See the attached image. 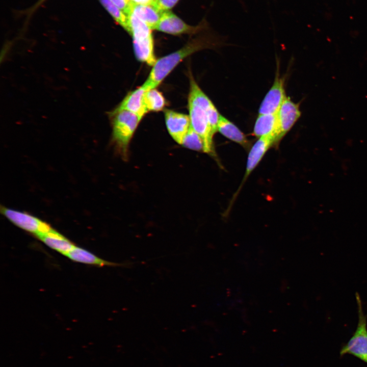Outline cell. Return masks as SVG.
I'll return each mask as SVG.
<instances>
[{
  "mask_svg": "<svg viewBox=\"0 0 367 367\" xmlns=\"http://www.w3.org/2000/svg\"><path fill=\"white\" fill-rule=\"evenodd\" d=\"M130 11L144 21L151 30H155L162 14L151 4L131 3Z\"/></svg>",
  "mask_w": 367,
  "mask_h": 367,
  "instance_id": "e0dca14e",
  "label": "cell"
},
{
  "mask_svg": "<svg viewBox=\"0 0 367 367\" xmlns=\"http://www.w3.org/2000/svg\"><path fill=\"white\" fill-rule=\"evenodd\" d=\"M43 1H44V0H40V1H39V3L42 2Z\"/></svg>",
  "mask_w": 367,
  "mask_h": 367,
  "instance_id": "cb8c5ba5",
  "label": "cell"
},
{
  "mask_svg": "<svg viewBox=\"0 0 367 367\" xmlns=\"http://www.w3.org/2000/svg\"><path fill=\"white\" fill-rule=\"evenodd\" d=\"M355 297L358 316L357 328L348 343L340 349V355L351 354L367 363V316L363 310L358 293L355 294Z\"/></svg>",
  "mask_w": 367,
  "mask_h": 367,
  "instance_id": "277c9868",
  "label": "cell"
},
{
  "mask_svg": "<svg viewBox=\"0 0 367 367\" xmlns=\"http://www.w3.org/2000/svg\"><path fill=\"white\" fill-rule=\"evenodd\" d=\"M146 91L144 87L141 86L129 92L115 109L128 111L142 119L148 113L144 102V95Z\"/></svg>",
  "mask_w": 367,
  "mask_h": 367,
  "instance_id": "4fadbf2b",
  "label": "cell"
},
{
  "mask_svg": "<svg viewBox=\"0 0 367 367\" xmlns=\"http://www.w3.org/2000/svg\"><path fill=\"white\" fill-rule=\"evenodd\" d=\"M207 28L205 20L197 26H191L184 22L176 15L167 11L163 12L155 30L174 35L182 34H196Z\"/></svg>",
  "mask_w": 367,
  "mask_h": 367,
  "instance_id": "9c48e42d",
  "label": "cell"
},
{
  "mask_svg": "<svg viewBox=\"0 0 367 367\" xmlns=\"http://www.w3.org/2000/svg\"><path fill=\"white\" fill-rule=\"evenodd\" d=\"M181 145L193 150L205 152V146L202 139L191 125L184 136Z\"/></svg>",
  "mask_w": 367,
  "mask_h": 367,
  "instance_id": "ffe728a7",
  "label": "cell"
},
{
  "mask_svg": "<svg viewBox=\"0 0 367 367\" xmlns=\"http://www.w3.org/2000/svg\"><path fill=\"white\" fill-rule=\"evenodd\" d=\"M277 126V114H258L255 122L252 135L257 138L271 137L275 142Z\"/></svg>",
  "mask_w": 367,
  "mask_h": 367,
  "instance_id": "2e32d148",
  "label": "cell"
},
{
  "mask_svg": "<svg viewBox=\"0 0 367 367\" xmlns=\"http://www.w3.org/2000/svg\"><path fill=\"white\" fill-rule=\"evenodd\" d=\"M299 103L286 96L277 113V126L274 145L277 147L301 116Z\"/></svg>",
  "mask_w": 367,
  "mask_h": 367,
  "instance_id": "52a82bcc",
  "label": "cell"
},
{
  "mask_svg": "<svg viewBox=\"0 0 367 367\" xmlns=\"http://www.w3.org/2000/svg\"><path fill=\"white\" fill-rule=\"evenodd\" d=\"M188 109L191 127L202 139L205 146V152L220 164L214 146L213 139L214 134L206 113L201 108L189 101Z\"/></svg>",
  "mask_w": 367,
  "mask_h": 367,
  "instance_id": "5b68a950",
  "label": "cell"
},
{
  "mask_svg": "<svg viewBox=\"0 0 367 367\" xmlns=\"http://www.w3.org/2000/svg\"><path fill=\"white\" fill-rule=\"evenodd\" d=\"M164 114L169 134L175 141L181 145L184 136L191 127L189 115L171 110H166Z\"/></svg>",
  "mask_w": 367,
  "mask_h": 367,
  "instance_id": "8fae6325",
  "label": "cell"
},
{
  "mask_svg": "<svg viewBox=\"0 0 367 367\" xmlns=\"http://www.w3.org/2000/svg\"><path fill=\"white\" fill-rule=\"evenodd\" d=\"M284 78L280 76L278 66L274 83L260 105L258 114H277L286 96Z\"/></svg>",
  "mask_w": 367,
  "mask_h": 367,
  "instance_id": "30bf717a",
  "label": "cell"
},
{
  "mask_svg": "<svg viewBox=\"0 0 367 367\" xmlns=\"http://www.w3.org/2000/svg\"><path fill=\"white\" fill-rule=\"evenodd\" d=\"M99 2L117 23L128 33L129 28L128 16L110 0H99Z\"/></svg>",
  "mask_w": 367,
  "mask_h": 367,
  "instance_id": "d6986e66",
  "label": "cell"
},
{
  "mask_svg": "<svg viewBox=\"0 0 367 367\" xmlns=\"http://www.w3.org/2000/svg\"><path fill=\"white\" fill-rule=\"evenodd\" d=\"M127 16L130 11V3L128 0H110Z\"/></svg>",
  "mask_w": 367,
  "mask_h": 367,
  "instance_id": "7402d4cb",
  "label": "cell"
},
{
  "mask_svg": "<svg viewBox=\"0 0 367 367\" xmlns=\"http://www.w3.org/2000/svg\"><path fill=\"white\" fill-rule=\"evenodd\" d=\"M130 3L137 4H151L152 2L151 0H128Z\"/></svg>",
  "mask_w": 367,
  "mask_h": 367,
  "instance_id": "603a6c76",
  "label": "cell"
},
{
  "mask_svg": "<svg viewBox=\"0 0 367 367\" xmlns=\"http://www.w3.org/2000/svg\"><path fill=\"white\" fill-rule=\"evenodd\" d=\"M220 43L215 36L209 34L192 39L180 49L157 59L142 86L146 90L156 88L184 59L198 50L213 47Z\"/></svg>",
  "mask_w": 367,
  "mask_h": 367,
  "instance_id": "6da1fadb",
  "label": "cell"
},
{
  "mask_svg": "<svg viewBox=\"0 0 367 367\" xmlns=\"http://www.w3.org/2000/svg\"><path fill=\"white\" fill-rule=\"evenodd\" d=\"M38 238L50 248L65 256L75 246L65 237L53 228Z\"/></svg>",
  "mask_w": 367,
  "mask_h": 367,
  "instance_id": "9a60e30c",
  "label": "cell"
},
{
  "mask_svg": "<svg viewBox=\"0 0 367 367\" xmlns=\"http://www.w3.org/2000/svg\"><path fill=\"white\" fill-rule=\"evenodd\" d=\"M144 102L147 111L158 112L162 110L166 104L162 93L156 88L146 90L144 95Z\"/></svg>",
  "mask_w": 367,
  "mask_h": 367,
  "instance_id": "ac0fdd59",
  "label": "cell"
},
{
  "mask_svg": "<svg viewBox=\"0 0 367 367\" xmlns=\"http://www.w3.org/2000/svg\"><path fill=\"white\" fill-rule=\"evenodd\" d=\"M1 212L13 224L37 238L52 228L45 222L27 212L6 207H2Z\"/></svg>",
  "mask_w": 367,
  "mask_h": 367,
  "instance_id": "8992f818",
  "label": "cell"
},
{
  "mask_svg": "<svg viewBox=\"0 0 367 367\" xmlns=\"http://www.w3.org/2000/svg\"><path fill=\"white\" fill-rule=\"evenodd\" d=\"M274 140L271 137L258 138L256 141L249 149L246 166L245 173L238 189L233 196L230 206L227 213L230 208L240 191L252 172L259 164L265 154L270 147L274 146Z\"/></svg>",
  "mask_w": 367,
  "mask_h": 367,
  "instance_id": "ba28073f",
  "label": "cell"
},
{
  "mask_svg": "<svg viewBox=\"0 0 367 367\" xmlns=\"http://www.w3.org/2000/svg\"><path fill=\"white\" fill-rule=\"evenodd\" d=\"M110 115L113 143L123 159H127L129 142L142 118L128 111L115 109Z\"/></svg>",
  "mask_w": 367,
  "mask_h": 367,
  "instance_id": "7a4b0ae2",
  "label": "cell"
},
{
  "mask_svg": "<svg viewBox=\"0 0 367 367\" xmlns=\"http://www.w3.org/2000/svg\"><path fill=\"white\" fill-rule=\"evenodd\" d=\"M66 256L75 262L98 267L110 266L128 268L130 267L132 265L130 262L117 263L106 260L91 252L76 246L67 254Z\"/></svg>",
  "mask_w": 367,
  "mask_h": 367,
  "instance_id": "7c38bea8",
  "label": "cell"
},
{
  "mask_svg": "<svg viewBox=\"0 0 367 367\" xmlns=\"http://www.w3.org/2000/svg\"><path fill=\"white\" fill-rule=\"evenodd\" d=\"M217 131L246 150H249L251 147L250 141L238 127L221 114L217 125Z\"/></svg>",
  "mask_w": 367,
  "mask_h": 367,
  "instance_id": "5bb4252c",
  "label": "cell"
},
{
  "mask_svg": "<svg viewBox=\"0 0 367 367\" xmlns=\"http://www.w3.org/2000/svg\"><path fill=\"white\" fill-rule=\"evenodd\" d=\"M129 22L128 33L132 36L136 58L149 66H153L156 59L151 30L142 20L131 11L127 15Z\"/></svg>",
  "mask_w": 367,
  "mask_h": 367,
  "instance_id": "3957f363",
  "label": "cell"
},
{
  "mask_svg": "<svg viewBox=\"0 0 367 367\" xmlns=\"http://www.w3.org/2000/svg\"><path fill=\"white\" fill-rule=\"evenodd\" d=\"M152 2H153L154 0H151Z\"/></svg>",
  "mask_w": 367,
  "mask_h": 367,
  "instance_id": "d4e9b609",
  "label": "cell"
},
{
  "mask_svg": "<svg viewBox=\"0 0 367 367\" xmlns=\"http://www.w3.org/2000/svg\"><path fill=\"white\" fill-rule=\"evenodd\" d=\"M179 0H154L151 4L159 12L168 11L178 2Z\"/></svg>",
  "mask_w": 367,
  "mask_h": 367,
  "instance_id": "44dd1931",
  "label": "cell"
}]
</instances>
